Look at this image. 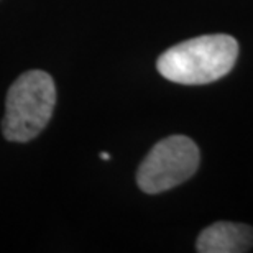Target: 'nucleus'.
Wrapping results in <instances>:
<instances>
[{"mask_svg":"<svg viewBox=\"0 0 253 253\" xmlns=\"http://www.w3.org/2000/svg\"><path fill=\"white\" fill-rule=\"evenodd\" d=\"M239 43L230 35H204L174 44L156 63L158 73L176 84H209L230 73Z\"/></svg>","mask_w":253,"mask_h":253,"instance_id":"obj_1","label":"nucleus"},{"mask_svg":"<svg viewBox=\"0 0 253 253\" xmlns=\"http://www.w3.org/2000/svg\"><path fill=\"white\" fill-rule=\"evenodd\" d=\"M54 104L56 87L51 76L44 71L23 73L8 89L2 122L3 136L18 143L33 140L48 125Z\"/></svg>","mask_w":253,"mask_h":253,"instance_id":"obj_2","label":"nucleus"},{"mask_svg":"<svg viewBox=\"0 0 253 253\" xmlns=\"http://www.w3.org/2000/svg\"><path fill=\"white\" fill-rule=\"evenodd\" d=\"M199 160V148L188 136L173 135L160 140L136 171L138 188L146 194L173 189L196 173Z\"/></svg>","mask_w":253,"mask_h":253,"instance_id":"obj_3","label":"nucleus"},{"mask_svg":"<svg viewBox=\"0 0 253 253\" xmlns=\"http://www.w3.org/2000/svg\"><path fill=\"white\" fill-rule=\"evenodd\" d=\"M253 249V229L237 222H215L199 234V253H244Z\"/></svg>","mask_w":253,"mask_h":253,"instance_id":"obj_4","label":"nucleus"},{"mask_svg":"<svg viewBox=\"0 0 253 253\" xmlns=\"http://www.w3.org/2000/svg\"><path fill=\"white\" fill-rule=\"evenodd\" d=\"M100 158L107 161V160H110V155H109V153H100Z\"/></svg>","mask_w":253,"mask_h":253,"instance_id":"obj_5","label":"nucleus"}]
</instances>
